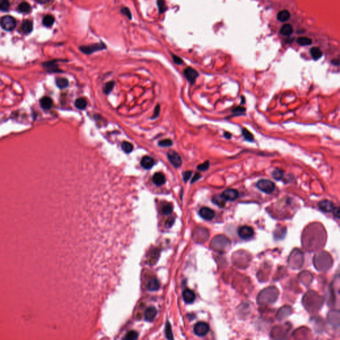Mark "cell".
<instances>
[{"mask_svg":"<svg viewBox=\"0 0 340 340\" xmlns=\"http://www.w3.org/2000/svg\"><path fill=\"white\" fill-rule=\"evenodd\" d=\"M210 166V163L209 161H206L204 163H203L200 165H199L197 167V169L200 171H205L209 169Z\"/></svg>","mask_w":340,"mask_h":340,"instance_id":"obj_38","label":"cell"},{"mask_svg":"<svg viewBox=\"0 0 340 340\" xmlns=\"http://www.w3.org/2000/svg\"><path fill=\"white\" fill-rule=\"evenodd\" d=\"M44 66L45 68L47 69V71H51L52 72H61V71L59 69L57 65L55 64V61L49 62L47 63H45Z\"/></svg>","mask_w":340,"mask_h":340,"instance_id":"obj_23","label":"cell"},{"mask_svg":"<svg viewBox=\"0 0 340 340\" xmlns=\"http://www.w3.org/2000/svg\"><path fill=\"white\" fill-rule=\"evenodd\" d=\"M167 157L171 163L176 167H180L182 164V160L180 156L175 151H170L167 153Z\"/></svg>","mask_w":340,"mask_h":340,"instance_id":"obj_7","label":"cell"},{"mask_svg":"<svg viewBox=\"0 0 340 340\" xmlns=\"http://www.w3.org/2000/svg\"><path fill=\"white\" fill-rule=\"evenodd\" d=\"M22 30L25 34L30 33L33 30V23L29 20L24 21L22 25Z\"/></svg>","mask_w":340,"mask_h":340,"instance_id":"obj_19","label":"cell"},{"mask_svg":"<svg viewBox=\"0 0 340 340\" xmlns=\"http://www.w3.org/2000/svg\"><path fill=\"white\" fill-rule=\"evenodd\" d=\"M138 338V334L136 331H130L127 334H126L124 339H129V340H133L136 339Z\"/></svg>","mask_w":340,"mask_h":340,"instance_id":"obj_36","label":"cell"},{"mask_svg":"<svg viewBox=\"0 0 340 340\" xmlns=\"http://www.w3.org/2000/svg\"><path fill=\"white\" fill-rule=\"evenodd\" d=\"M272 176L276 180H282L284 177V171L280 168H276L272 172Z\"/></svg>","mask_w":340,"mask_h":340,"instance_id":"obj_22","label":"cell"},{"mask_svg":"<svg viewBox=\"0 0 340 340\" xmlns=\"http://www.w3.org/2000/svg\"><path fill=\"white\" fill-rule=\"evenodd\" d=\"M155 163V161L150 156H144L141 160V166L146 170H150Z\"/></svg>","mask_w":340,"mask_h":340,"instance_id":"obj_13","label":"cell"},{"mask_svg":"<svg viewBox=\"0 0 340 340\" xmlns=\"http://www.w3.org/2000/svg\"><path fill=\"white\" fill-rule=\"evenodd\" d=\"M106 48V46L105 45L104 43H94L90 45H86V46H81L80 47L79 49L83 53L86 55H90L94 52L105 49Z\"/></svg>","mask_w":340,"mask_h":340,"instance_id":"obj_4","label":"cell"},{"mask_svg":"<svg viewBox=\"0 0 340 340\" xmlns=\"http://www.w3.org/2000/svg\"><path fill=\"white\" fill-rule=\"evenodd\" d=\"M157 315V310L154 307H150L145 311V319L148 321H152Z\"/></svg>","mask_w":340,"mask_h":340,"instance_id":"obj_15","label":"cell"},{"mask_svg":"<svg viewBox=\"0 0 340 340\" xmlns=\"http://www.w3.org/2000/svg\"><path fill=\"white\" fill-rule=\"evenodd\" d=\"M31 6L27 2L21 3L18 6V10L22 13H29L31 11Z\"/></svg>","mask_w":340,"mask_h":340,"instance_id":"obj_30","label":"cell"},{"mask_svg":"<svg viewBox=\"0 0 340 340\" xmlns=\"http://www.w3.org/2000/svg\"><path fill=\"white\" fill-rule=\"evenodd\" d=\"M201 174H199V173H195V174L194 175V177H193V178H192V180H191V183H195V181H198V180H199V179H200V178H201Z\"/></svg>","mask_w":340,"mask_h":340,"instance_id":"obj_46","label":"cell"},{"mask_svg":"<svg viewBox=\"0 0 340 340\" xmlns=\"http://www.w3.org/2000/svg\"><path fill=\"white\" fill-rule=\"evenodd\" d=\"M173 211V207L171 204H166L162 207V213L164 215H170Z\"/></svg>","mask_w":340,"mask_h":340,"instance_id":"obj_37","label":"cell"},{"mask_svg":"<svg viewBox=\"0 0 340 340\" xmlns=\"http://www.w3.org/2000/svg\"><path fill=\"white\" fill-rule=\"evenodd\" d=\"M310 54L315 61L318 60L322 57V52L318 47L311 48L310 50Z\"/></svg>","mask_w":340,"mask_h":340,"instance_id":"obj_24","label":"cell"},{"mask_svg":"<svg viewBox=\"0 0 340 340\" xmlns=\"http://www.w3.org/2000/svg\"><path fill=\"white\" fill-rule=\"evenodd\" d=\"M221 195L226 201H233L236 200L239 197V192L237 189H227L225 191H223Z\"/></svg>","mask_w":340,"mask_h":340,"instance_id":"obj_10","label":"cell"},{"mask_svg":"<svg viewBox=\"0 0 340 340\" xmlns=\"http://www.w3.org/2000/svg\"><path fill=\"white\" fill-rule=\"evenodd\" d=\"M160 105H157V106L155 108V110H154V113H153V116L152 117V119H155V118L158 117V116L160 114Z\"/></svg>","mask_w":340,"mask_h":340,"instance_id":"obj_43","label":"cell"},{"mask_svg":"<svg viewBox=\"0 0 340 340\" xmlns=\"http://www.w3.org/2000/svg\"><path fill=\"white\" fill-rule=\"evenodd\" d=\"M199 215L201 216V218H203V219H205V220H210L213 219L215 216V211H213V209H210L209 207H202L200 209V211H199Z\"/></svg>","mask_w":340,"mask_h":340,"instance_id":"obj_11","label":"cell"},{"mask_svg":"<svg viewBox=\"0 0 340 340\" xmlns=\"http://www.w3.org/2000/svg\"><path fill=\"white\" fill-rule=\"evenodd\" d=\"M212 202L215 204L216 205L220 207H224L225 206L226 200L222 196V195H215L214 197L212 198Z\"/></svg>","mask_w":340,"mask_h":340,"instance_id":"obj_17","label":"cell"},{"mask_svg":"<svg viewBox=\"0 0 340 340\" xmlns=\"http://www.w3.org/2000/svg\"><path fill=\"white\" fill-rule=\"evenodd\" d=\"M166 337L167 339H173V332L172 330H171V327L170 325V324L169 322H167L166 324Z\"/></svg>","mask_w":340,"mask_h":340,"instance_id":"obj_34","label":"cell"},{"mask_svg":"<svg viewBox=\"0 0 340 340\" xmlns=\"http://www.w3.org/2000/svg\"><path fill=\"white\" fill-rule=\"evenodd\" d=\"M209 331V325L203 321L197 322L194 326V333L198 336H204Z\"/></svg>","mask_w":340,"mask_h":340,"instance_id":"obj_6","label":"cell"},{"mask_svg":"<svg viewBox=\"0 0 340 340\" xmlns=\"http://www.w3.org/2000/svg\"><path fill=\"white\" fill-rule=\"evenodd\" d=\"M10 8L9 0H0V11L7 12Z\"/></svg>","mask_w":340,"mask_h":340,"instance_id":"obj_33","label":"cell"},{"mask_svg":"<svg viewBox=\"0 0 340 340\" xmlns=\"http://www.w3.org/2000/svg\"><path fill=\"white\" fill-rule=\"evenodd\" d=\"M290 17V13L288 10H282L280 11L277 14V19L281 22H284L288 21Z\"/></svg>","mask_w":340,"mask_h":340,"instance_id":"obj_20","label":"cell"},{"mask_svg":"<svg viewBox=\"0 0 340 340\" xmlns=\"http://www.w3.org/2000/svg\"><path fill=\"white\" fill-rule=\"evenodd\" d=\"M56 84L59 89H65L69 86V81L65 78H59L56 80Z\"/></svg>","mask_w":340,"mask_h":340,"instance_id":"obj_28","label":"cell"},{"mask_svg":"<svg viewBox=\"0 0 340 340\" xmlns=\"http://www.w3.org/2000/svg\"><path fill=\"white\" fill-rule=\"evenodd\" d=\"M152 180L153 183L156 185L157 186H161L166 182V177L162 173L157 172L153 175Z\"/></svg>","mask_w":340,"mask_h":340,"instance_id":"obj_14","label":"cell"},{"mask_svg":"<svg viewBox=\"0 0 340 340\" xmlns=\"http://www.w3.org/2000/svg\"><path fill=\"white\" fill-rule=\"evenodd\" d=\"M257 187L259 190L267 194H271L274 191L275 184L268 180H261L257 183Z\"/></svg>","mask_w":340,"mask_h":340,"instance_id":"obj_1","label":"cell"},{"mask_svg":"<svg viewBox=\"0 0 340 340\" xmlns=\"http://www.w3.org/2000/svg\"><path fill=\"white\" fill-rule=\"evenodd\" d=\"M245 111H246L245 108L242 106H237L235 108H234L232 110V113L234 115H242L243 114H244Z\"/></svg>","mask_w":340,"mask_h":340,"instance_id":"obj_39","label":"cell"},{"mask_svg":"<svg viewBox=\"0 0 340 340\" xmlns=\"http://www.w3.org/2000/svg\"><path fill=\"white\" fill-rule=\"evenodd\" d=\"M184 75L185 78L187 79L188 81L192 85L195 82V80L199 76V73L197 71H195L191 67H188L184 70Z\"/></svg>","mask_w":340,"mask_h":340,"instance_id":"obj_8","label":"cell"},{"mask_svg":"<svg viewBox=\"0 0 340 340\" xmlns=\"http://www.w3.org/2000/svg\"><path fill=\"white\" fill-rule=\"evenodd\" d=\"M40 104L43 109L49 110L52 106V100L49 97L44 96L41 99Z\"/></svg>","mask_w":340,"mask_h":340,"instance_id":"obj_16","label":"cell"},{"mask_svg":"<svg viewBox=\"0 0 340 340\" xmlns=\"http://www.w3.org/2000/svg\"><path fill=\"white\" fill-rule=\"evenodd\" d=\"M191 175H192V171H185L183 174V180L185 182H187L189 179L191 178Z\"/></svg>","mask_w":340,"mask_h":340,"instance_id":"obj_42","label":"cell"},{"mask_svg":"<svg viewBox=\"0 0 340 340\" xmlns=\"http://www.w3.org/2000/svg\"><path fill=\"white\" fill-rule=\"evenodd\" d=\"M0 25L3 29L11 31L16 27V21L15 18L10 15H5L0 19Z\"/></svg>","mask_w":340,"mask_h":340,"instance_id":"obj_3","label":"cell"},{"mask_svg":"<svg viewBox=\"0 0 340 340\" xmlns=\"http://www.w3.org/2000/svg\"><path fill=\"white\" fill-rule=\"evenodd\" d=\"M334 215H336L337 217V218L339 219V209L338 207H335V209H334Z\"/></svg>","mask_w":340,"mask_h":340,"instance_id":"obj_48","label":"cell"},{"mask_svg":"<svg viewBox=\"0 0 340 340\" xmlns=\"http://www.w3.org/2000/svg\"><path fill=\"white\" fill-rule=\"evenodd\" d=\"M121 13L127 17L129 19H132L131 12L130 11V9L128 8H126V7H124V8H122L121 9Z\"/></svg>","mask_w":340,"mask_h":340,"instance_id":"obj_41","label":"cell"},{"mask_svg":"<svg viewBox=\"0 0 340 340\" xmlns=\"http://www.w3.org/2000/svg\"><path fill=\"white\" fill-rule=\"evenodd\" d=\"M157 5H158L160 13H163L166 12V10L167 9V7L166 5V2H165V0H157Z\"/></svg>","mask_w":340,"mask_h":340,"instance_id":"obj_35","label":"cell"},{"mask_svg":"<svg viewBox=\"0 0 340 340\" xmlns=\"http://www.w3.org/2000/svg\"><path fill=\"white\" fill-rule=\"evenodd\" d=\"M55 22V18L53 16H52L51 15H48L45 16L43 19V23L45 26H46L47 27H51L52 25H53V23Z\"/></svg>","mask_w":340,"mask_h":340,"instance_id":"obj_29","label":"cell"},{"mask_svg":"<svg viewBox=\"0 0 340 340\" xmlns=\"http://www.w3.org/2000/svg\"><path fill=\"white\" fill-rule=\"evenodd\" d=\"M280 32L284 36H290L293 33V27L290 24H285L282 25Z\"/></svg>","mask_w":340,"mask_h":340,"instance_id":"obj_21","label":"cell"},{"mask_svg":"<svg viewBox=\"0 0 340 340\" xmlns=\"http://www.w3.org/2000/svg\"><path fill=\"white\" fill-rule=\"evenodd\" d=\"M254 230L251 227L244 225L241 227L238 230L239 236L243 239H249L254 235Z\"/></svg>","mask_w":340,"mask_h":340,"instance_id":"obj_5","label":"cell"},{"mask_svg":"<svg viewBox=\"0 0 340 340\" xmlns=\"http://www.w3.org/2000/svg\"><path fill=\"white\" fill-rule=\"evenodd\" d=\"M147 286H148L147 288H148L150 291H156L160 288V284L158 280L156 278H153L150 280Z\"/></svg>","mask_w":340,"mask_h":340,"instance_id":"obj_18","label":"cell"},{"mask_svg":"<svg viewBox=\"0 0 340 340\" xmlns=\"http://www.w3.org/2000/svg\"><path fill=\"white\" fill-rule=\"evenodd\" d=\"M318 207L321 211L325 213H329L331 211H334L335 209V205L334 203L331 201L328 200V199H324V200L321 201L318 203Z\"/></svg>","mask_w":340,"mask_h":340,"instance_id":"obj_9","label":"cell"},{"mask_svg":"<svg viewBox=\"0 0 340 340\" xmlns=\"http://www.w3.org/2000/svg\"><path fill=\"white\" fill-rule=\"evenodd\" d=\"M230 244V241L227 238L223 235L215 237L211 242V246L218 250L225 249Z\"/></svg>","mask_w":340,"mask_h":340,"instance_id":"obj_2","label":"cell"},{"mask_svg":"<svg viewBox=\"0 0 340 340\" xmlns=\"http://www.w3.org/2000/svg\"><path fill=\"white\" fill-rule=\"evenodd\" d=\"M173 144V142L170 139H164L159 142L158 145L161 147H169Z\"/></svg>","mask_w":340,"mask_h":340,"instance_id":"obj_40","label":"cell"},{"mask_svg":"<svg viewBox=\"0 0 340 340\" xmlns=\"http://www.w3.org/2000/svg\"><path fill=\"white\" fill-rule=\"evenodd\" d=\"M121 147L122 150H123V151L126 153H129L132 152L133 151V150H134L133 145L131 143H130L128 142H124L122 143Z\"/></svg>","mask_w":340,"mask_h":340,"instance_id":"obj_31","label":"cell"},{"mask_svg":"<svg viewBox=\"0 0 340 340\" xmlns=\"http://www.w3.org/2000/svg\"><path fill=\"white\" fill-rule=\"evenodd\" d=\"M183 298L185 302H186L187 304H191L195 300V294L193 290L186 289L183 292Z\"/></svg>","mask_w":340,"mask_h":340,"instance_id":"obj_12","label":"cell"},{"mask_svg":"<svg viewBox=\"0 0 340 340\" xmlns=\"http://www.w3.org/2000/svg\"><path fill=\"white\" fill-rule=\"evenodd\" d=\"M75 106L79 110H84L87 106V101L84 98H79L75 101Z\"/></svg>","mask_w":340,"mask_h":340,"instance_id":"obj_25","label":"cell"},{"mask_svg":"<svg viewBox=\"0 0 340 340\" xmlns=\"http://www.w3.org/2000/svg\"><path fill=\"white\" fill-rule=\"evenodd\" d=\"M297 43L301 46H307L312 43V40L306 37H300L298 39Z\"/></svg>","mask_w":340,"mask_h":340,"instance_id":"obj_27","label":"cell"},{"mask_svg":"<svg viewBox=\"0 0 340 340\" xmlns=\"http://www.w3.org/2000/svg\"><path fill=\"white\" fill-rule=\"evenodd\" d=\"M173 223H174V219L173 217H170V218H169L166 220V225L168 227H170L173 225Z\"/></svg>","mask_w":340,"mask_h":340,"instance_id":"obj_45","label":"cell"},{"mask_svg":"<svg viewBox=\"0 0 340 340\" xmlns=\"http://www.w3.org/2000/svg\"><path fill=\"white\" fill-rule=\"evenodd\" d=\"M332 63L333 65H334L335 66H339V61L338 59H334V60L332 61Z\"/></svg>","mask_w":340,"mask_h":340,"instance_id":"obj_49","label":"cell"},{"mask_svg":"<svg viewBox=\"0 0 340 340\" xmlns=\"http://www.w3.org/2000/svg\"><path fill=\"white\" fill-rule=\"evenodd\" d=\"M223 136H224V137H225L226 139L229 140V139H231V137H232V134H231V133H230V132H224Z\"/></svg>","mask_w":340,"mask_h":340,"instance_id":"obj_47","label":"cell"},{"mask_svg":"<svg viewBox=\"0 0 340 340\" xmlns=\"http://www.w3.org/2000/svg\"><path fill=\"white\" fill-rule=\"evenodd\" d=\"M36 1H37L38 3H41V4H44V3H46L49 2L50 0H36Z\"/></svg>","mask_w":340,"mask_h":340,"instance_id":"obj_50","label":"cell"},{"mask_svg":"<svg viewBox=\"0 0 340 340\" xmlns=\"http://www.w3.org/2000/svg\"><path fill=\"white\" fill-rule=\"evenodd\" d=\"M114 85H115V83L113 81L108 82L104 86V89H103L104 93L106 94H110L111 93V91L113 90Z\"/></svg>","mask_w":340,"mask_h":340,"instance_id":"obj_32","label":"cell"},{"mask_svg":"<svg viewBox=\"0 0 340 340\" xmlns=\"http://www.w3.org/2000/svg\"><path fill=\"white\" fill-rule=\"evenodd\" d=\"M242 135H243V138L245 140H247L248 142H253L254 141V136L252 133L248 131L247 128H243L242 129Z\"/></svg>","mask_w":340,"mask_h":340,"instance_id":"obj_26","label":"cell"},{"mask_svg":"<svg viewBox=\"0 0 340 340\" xmlns=\"http://www.w3.org/2000/svg\"><path fill=\"white\" fill-rule=\"evenodd\" d=\"M172 59H173V61L177 65H181L182 63H183V60H182V59L180 57H179L178 56H177V55H172Z\"/></svg>","mask_w":340,"mask_h":340,"instance_id":"obj_44","label":"cell"}]
</instances>
